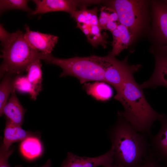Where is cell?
Here are the masks:
<instances>
[{"mask_svg":"<svg viewBox=\"0 0 167 167\" xmlns=\"http://www.w3.org/2000/svg\"><path fill=\"white\" fill-rule=\"evenodd\" d=\"M116 122L108 133L114 148L113 164L122 167H135L141 165L148 155L150 144L146 135L139 133L123 116L117 113Z\"/></svg>","mask_w":167,"mask_h":167,"instance_id":"1","label":"cell"},{"mask_svg":"<svg viewBox=\"0 0 167 167\" xmlns=\"http://www.w3.org/2000/svg\"><path fill=\"white\" fill-rule=\"evenodd\" d=\"M134 73L128 75L114 98L122 104L123 116L136 130L150 137L151 127L162 114L156 112L148 102Z\"/></svg>","mask_w":167,"mask_h":167,"instance_id":"2","label":"cell"},{"mask_svg":"<svg viewBox=\"0 0 167 167\" xmlns=\"http://www.w3.org/2000/svg\"><path fill=\"white\" fill-rule=\"evenodd\" d=\"M1 52L0 57L3 61L0 66L1 78L6 74L12 75L26 71L31 63L37 60H44L46 54L32 49L19 30L11 33Z\"/></svg>","mask_w":167,"mask_h":167,"instance_id":"3","label":"cell"},{"mask_svg":"<svg viewBox=\"0 0 167 167\" xmlns=\"http://www.w3.org/2000/svg\"><path fill=\"white\" fill-rule=\"evenodd\" d=\"M44 60L47 63L60 67L62 70L60 77H75L81 84L92 81L105 82L104 71L98 61L97 56L63 59L55 57L51 54H46Z\"/></svg>","mask_w":167,"mask_h":167,"instance_id":"4","label":"cell"},{"mask_svg":"<svg viewBox=\"0 0 167 167\" xmlns=\"http://www.w3.org/2000/svg\"><path fill=\"white\" fill-rule=\"evenodd\" d=\"M116 11L120 24L127 27L135 38L146 27L148 20V2L116 0L109 1Z\"/></svg>","mask_w":167,"mask_h":167,"instance_id":"5","label":"cell"},{"mask_svg":"<svg viewBox=\"0 0 167 167\" xmlns=\"http://www.w3.org/2000/svg\"><path fill=\"white\" fill-rule=\"evenodd\" d=\"M97 8L88 9L84 7L72 13L71 16L77 22L76 28H79L86 36L88 42L93 47L99 45L104 48L107 44V35L101 32L97 15Z\"/></svg>","mask_w":167,"mask_h":167,"instance_id":"6","label":"cell"},{"mask_svg":"<svg viewBox=\"0 0 167 167\" xmlns=\"http://www.w3.org/2000/svg\"><path fill=\"white\" fill-rule=\"evenodd\" d=\"M128 57L119 60L109 54L105 56L97 57L104 71L105 82L112 86L116 92L119 89L128 75L138 71L141 66L139 64H129Z\"/></svg>","mask_w":167,"mask_h":167,"instance_id":"7","label":"cell"},{"mask_svg":"<svg viewBox=\"0 0 167 167\" xmlns=\"http://www.w3.org/2000/svg\"><path fill=\"white\" fill-rule=\"evenodd\" d=\"M150 51L154 57V70L150 79L140 86L142 89L154 88L158 86L167 88V45H153Z\"/></svg>","mask_w":167,"mask_h":167,"instance_id":"8","label":"cell"},{"mask_svg":"<svg viewBox=\"0 0 167 167\" xmlns=\"http://www.w3.org/2000/svg\"><path fill=\"white\" fill-rule=\"evenodd\" d=\"M151 36L156 45H167V4L163 0L153 1Z\"/></svg>","mask_w":167,"mask_h":167,"instance_id":"9","label":"cell"},{"mask_svg":"<svg viewBox=\"0 0 167 167\" xmlns=\"http://www.w3.org/2000/svg\"><path fill=\"white\" fill-rule=\"evenodd\" d=\"M36 5L35 10L30 13V15L44 14L45 13L63 11L71 15L77 10L88 5L95 3V1H78L66 0H34Z\"/></svg>","mask_w":167,"mask_h":167,"instance_id":"10","label":"cell"},{"mask_svg":"<svg viewBox=\"0 0 167 167\" xmlns=\"http://www.w3.org/2000/svg\"><path fill=\"white\" fill-rule=\"evenodd\" d=\"M114 154L112 146L106 153L95 157L80 156L68 152L60 167H108L113 163Z\"/></svg>","mask_w":167,"mask_h":167,"instance_id":"11","label":"cell"},{"mask_svg":"<svg viewBox=\"0 0 167 167\" xmlns=\"http://www.w3.org/2000/svg\"><path fill=\"white\" fill-rule=\"evenodd\" d=\"M25 29L24 38L32 49L45 54H51L57 43V36L31 31L27 25Z\"/></svg>","mask_w":167,"mask_h":167,"instance_id":"12","label":"cell"},{"mask_svg":"<svg viewBox=\"0 0 167 167\" xmlns=\"http://www.w3.org/2000/svg\"><path fill=\"white\" fill-rule=\"evenodd\" d=\"M158 120L161 125L160 129L156 135L150 137V148L157 160L167 166V115L162 113Z\"/></svg>","mask_w":167,"mask_h":167,"instance_id":"13","label":"cell"},{"mask_svg":"<svg viewBox=\"0 0 167 167\" xmlns=\"http://www.w3.org/2000/svg\"><path fill=\"white\" fill-rule=\"evenodd\" d=\"M111 32L113 38L111 42L112 49L109 54L114 57L127 48L136 38L127 27L121 24Z\"/></svg>","mask_w":167,"mask_h":167,"instance_id":"14","label":"cell"},{"mask_svg":"<svg viewBox=\"0 0 167 167\" xmlns=\"http://www.w3.org/2000/svg\"><path fill=\"white\" fill-rule=\"evenodd\" d=\"M32 136L39 137L38 133L25 131L21 128V126L13 123L6 118L2 145L5 148L8 149L13 143L22 141L27 138Z\"/></svg>","mask_w":167,"mask_h":167,"instance_id":"15","label":"cell"},{"mask_svg":"<svg viewBox=\"0 0 167 167\" xmlns=\"http://www.w3.org/2000/svg\"><path fill=\"white\" fill-rule=\"evenodd\" d=\"M14 90L8 101L4 107L2 112L6 118L13 123L21 126L24 120L26 110L20 104Z\"/></svg>","mask_w":167,"mask_h":167,"instance_id":"16","label":"cell"},{"mask_svg":"<svg viewBox=\"0 0 167 167\" xmlns=\"http://www.w3.org/2000/svg\"><path fill=\"white\" fill-rule=\"evenodd\" d=\"M19 149L22 155L26 159L32 160L42 154L43 147L38 136H29L22 141Z\"/></svg>","mask_w":167,"mask_h":167,"instance_id":"17","label":"cell"},{"mask_svg":"<svg viewBox=\"0 0 167 167\" xmlns=\"http://www.w3.org/2000/svg\"><path fill=\"white\" fill-rule=\"evenodd\" d=\"M84 86L87 93L97 100H108L112 96V89L103 82L96 81L93 84L85 83Z\"/></svg>","mask_w":167,"mask_h":167,"instance_id":"18","label":"cell"},{"mask_svg":"<svg viewBox=\"0 0 167 167\" xmlns=\"http://www.w3.org/2000/svg\"><path fill=\"white\" fill-rule=\"evenodd\" d=\"M40 60H36L27 67L26 76L31 83L39 92L41 90L42 72Z\"/></svg>","mask_w":167,"mask_h":167,"instance_id":"19","label":"cell"},{"mask_svg":"<svg viewBox=\"0 0 167 167\" xmlns=\"http://www.w3.org/2000/svg\"><path fill=\"white\" fill-rule=\"evenodd\" d=\"M0 85V115H2L3 109L7 102L9 97L12 92L15 90L13 85L14 79L12 75L6 74Z\"/></svg>","mask_w":167,"mask_h":167,"instance_id":"20","label":"cell"},{"mask_svg":"<svg viewBox=\"0 0 167 167\" xmlns=\"http://www.w3.org/2000/svg\"><path fill=\"white\" fill-rule=\"evenodd\" d=\"M13 85L15 90L28 94L31 98L35 100L39 92L31 83L26 76H19L14 79Z\"/></svg>","mask_w":167,"mask_h":167,"instance_id":"21","label":"cell"},{"mask_svg":"<svg viewBox=\"0 0 167 167\" xmlns=\"http://www.w3.org/2000/svg\"><path fill=\"white\" fill-rule=\"evenodd\" d=\"M112 22H119L116 11L111 7L102 6L101 9L100 14L98 18L100 28L102 30L105 29L106 26Z\"/></svg>","mask_w":167,"mask_h":167,"instance_id":"22","label":"cell"},{"mask_svg":"<svg viewBox=\"0 0 167 167\" xmlns=\"http://www.w3.org/2000/svg\"><path fill=\"white\" fill-rule=\"evenodd\" d=\"M28 1L26 0H0V13L10 9L22 10L31 13L32 11L28 6Z\"/></svg>","mask_w":167,"mask_h":167,"instance_id":"23","label":"cell"},{"mask_svg":"<svg viewBox=\"0 0 167 167\" xmlns=\"http://www.w3.org/2000/svg\"><path fill=\"white\" fill-rule=\"evenodd\" d=\"M14 151V148L11 147L7 149L2 145L0 150V167H11L8 163V159L10 156Z\"/></svg>","mask_w":167,"mask_h":167,"instance_id":"24","label":"cell"},{"mask_svg":"<svg viewBox=\"0 0 167 167\" xmlns=\"http://www.w3.org/2000/svg\"><path fill=\"white\" fill-rule=\"evenodd\" d=\"M142 167H167L160 163L152 154L150 149L148 155L144 159Z\"/></svg>","mask_w":167,"mask_h":167,"instance_id":"25","label":"cell"},{"mask_svg":"<svg viewBox=\"0 0 167 167\" xmlns=\"http://www.w3.org/2000/svg\"><path fill=\"white\" fill-rule=\"evenodd\" d=\"M11 35V33L8 32L0 24V39L1 42V45L3 47L7 42L9 40Z\"/></svg>","mask_w":167,"mask_h":167,"instance_id":"26","label":"cell"},{"mask_svg":"<svg viewBox=\"0 0 167 167\" xmlns=\"http://www.w3.org/2000/svg\"><path fill=\"white\" fill-rule=\"evenodd\" d=\"M51 161L49 159H48L46 162L43 165L39 167H51ZM15 167H23L21 165H17Z\"/></svg>","mask_w":167,"mask_h":167,"instance_id":"27","label":"cell"},{"mask_svg":"<svg viewBox=\"0 0 167 167\" xmlns=\"http://www.w3.org/2000/svg\"><path fill=\"white\" fill-rule=\"evenodd\" d=\"M108 167H122L118 165H115L113 163L111 165H110V166H109Z\"/></svg>","mask_w":167,"mask_h":167,"instance_id":"28","label":"cell"},{"mask_svg":"<svg viewBox=\"0 0 167 167\" xmlns=\"http://www.w3.org/2000/svg\"><path fill=\"white\" fill-rule=\"evenodd\" d=\"M163 1L166 4H167V0H163Z\"/></svg>","mask_w":167,"mask_h":167,"instance_id":"29","label":"cell"},{"mask_svg":"<svg viewBox=\"0 0 167 167\" xmlns=\"http://www.w3.org/2000/svg\"><path fill=\"white\" fill-rule=\"evenodd\" d=\"M142 164L141 165H139V166H136V167H142Z\"/></svg>","mask_w":167,"mask_h":167,"instance_id":"30","label":"cell"}]
</instances>
